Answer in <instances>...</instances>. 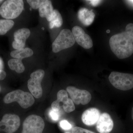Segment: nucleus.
Segmentation results:
<instances>
[{
    "label": "nucleus",
    "instance_id": "1",
    "mask_svg": "<svg viewBox=\"0 0 133 133\" xmlns=\"http://www.w3.org/2000/svg\"><path fill=\"white\" fill-rule=\"evenodd\" d=\"M110 48L119 59L131 56L133 53V24H129L125 31L112 36L109 41Z\"/></svg>",
    "mask_w": 133,
    "mask_h": 133
},
{
    "label": "nucleus",
    "instance_id": "2",
    "mask_svg": "<svg viewBox=\"0 0 133 133\" xmlns=\"http://www.w3.org/2000/svg\"><path fill=\"white\" fill-rule=\"evenodd\" d=\"M3 100L6 104L17 102L24 109L30 107L35 102V99L31 94L20 90H16L9 93L5 95Z\"/></svg>",
    "mask_w": 133,
    "mask_h": 133
},
{
    "label": "nucleus",
    "instance_id": "3",
    "mask_svg": "<svg viewBox=\"0 0 133 133\" xmlns=\"http://www.w3.org/2000/svg\"><path fill=\"white\" fill-rule=\"evenodd\" d=\"M24 9L22 0H8L0 7V15L6 19H15L21 14Z\"/></svg>",
    "mask_w": 133,
    "mask_h": 133
},
{
    "label": "nucleus",
    "instance_id": "4",
    "mask_svg": "<svg viewBox=\"0 0 133 133\" xmlns=\"http://www.w3.org/2000/svg\"><path fill=\"white\" fill-rule=\"evenodd\" d=\"M109 79L115 88L121 90L128 91L133 88V74L112 72Z\"/></svg>",
    "mask_w": 133,
    "mask_h": 133
},
{
    "label": "nucleus",
    "instance_id": "5",
    "mask_svg": "<svg viewBox=\"0 0 133 133\" xmlns=\"http://www.w3.org/2000/svg\"><path fill=\"white\" fill-rule=\"evenodd\" d=\"M75 42L76 41L72 31L68 29H64L60 31L52 43V51L57 53L62 50L72 47Z\"/></svg>",
    "mask_w": 133,
    "mask_h": 133
},
{
    "label": "nucleus",
    "instance_id": "6",
    "mask_svg": "<svg viewBox=\"0 0 133 133\" xmlns=\"http://www.w3.org/2000/svg\"><path fill=\"white\" fill-rule=\"evenodd\" d=\"M45 72L42 69H39L32 72L30 75V78L28 82V87L33 96L36 98H39L43 95V90L41 83L44 77Z\"/></svg>",
    "mask_w": 133,
    "mask_h": 133
},
{
    "label": "nucleus",
    "instance_id": "7",
    "mask_svg": "<svg viewBox=\"0 0 133 133\" xmlns=\"http://www.w3.org/2000/svg\"><path fill=\"white\" fill-rule=\"evenodd\" d=\"M44 126V121L42 117L36 115H31L23 122L22 133H42Z\"/></svg>",
    "mask_w": 133,
    "mask_h": 133
},
{
    "label": "nucleus",
    "instance_id": "8",
    "mask_svg": "<svg viewBox=\"0 0 133 133\" xmlns=\"http://www.w3.org/2000/svg\"><path fill=\"white\" fill-rule=\"evenodd\" d=\"M21 124L20 118L15 114H6L0 121V132L14 133L19 128Z\"/></svg>",
    "mask_w": 133,
    "mask_h": 133
},
{
    "label": "nucleus",
    "instance_id": "9",
    "mask_svg": "<svg viewBox=\"0 0 133 133\" xmlns=\"http://www.w3.org/2000/svg\"><path fill=\"white\" fill-rule=\"evenodd\" d=\"M67 92L73 102L77 105H85L90 102L91 95L88 91L79 89L73 86H69L66 88Z\"/></svg>",
    "mask_w": 133,
    "mask_h": 133
},
{
    "label": "nucleus",
    "instance_id": "10",
    "mask_svg": "<svg viewBox=\"0 0 133 133\" xmlns=\"http://www.w3.org/2000/svg\"><path fill=\"white\" fill-rule=\"evenodd\" d=\"M72 32L75 41L79 45L87 49L92 47L93 42L91 38L81 27L77 26H74L72 29Z\"/></svg>",
    "mask_w": 133,
    "mask_h": 133
},
{
    "label": "nucleus",
    "instance_id": "11",
    "mask_svg": "<svg viewBox=\"0 0 133 133\" xmlns=\"http://www.w3.org/2000/svg\"><path fill=\"white\" fill-rule=\"evenodd\" d=\"M113 127V121L109 114L104 112L100 115L96 126L99 132L109 133L112 130Z\"/></svg>",
    "mask_w": 133,
    "mask_h": 133
},
{
    "label": "nucleus",
    "instance_id": "12",
    "mask_svg": "<svg viewBox=\"0 0 133 133\" xmlns=\"http://www.w3.org/2000/svg\"><path fill=\"white\" fill-rule=\"evenodd\" d=\"M30 31L29 29H19L14 34V41L12 44V47L16 50L24 48L26 40L29 37Z\"/></svg>",
    "mask_w": 133,
    "mask_h": 133
},
{
    "label": "nucleus",
    "instance_id": "13",
    "mask_svg": "<svg viewBox=\"0 0 133 133\" xmlns=\"http://www.w3.org/2000/svg\"><path fill=\"white\" fill-rule=\"evenodd\" d=\"M57 101L59 104L60 107L62 103H63L62 107L65 112L70 113L73 111L75 109L74 102L72 100L68 97L67 92L65 90H60L57 94Z\"/></svg>",
    "mask_w": 133,
    "mask_h": 133
},
{
    "label": "nucleus",
    "instance_id": "14",
    "mask_svg": "<svg viewBox=\"0 0 133 133\" xmlns=\"http://www.w3.org/2000/svg\"><path fill=\"white\" fill-rule=\"evenodd\" d=\"M100 115L98 109L95 108H91L85 110L82 114V122L84 124L91 126L97 122Z\"/></svg>",
    "mask_w": 133,
    "mask_h": 133
},
{
    "label": "nucleus",
    "instance_id": "15",
    "mask_svg": "<svg viewBox=\"0 0 133 133\" xmlns=\"http://www.w3.org/2000/svg\"><path fill=\"white\" fill-rule=\"evenodd\" d=\"M53 11L51 2L49 0H43L42 5L38 9L40 16L43 18H46L47 21L50 22L52 19Z\"/></svg>",
    "mask_w": 133,
    "mask_h": 133
},
{
    "label": "nucleus",
    "instance_id": "16",
    "mask_svg": "<svg viewBox=\"0 0 133 133\" xmlns=\"http://www.w3.org/2000/svg\"><path fill=\"white\" fill-rule=\"evenodd\" d=\"M79 21L85 26H88L92 23L95 15L92 10H90L85 8H81L78 13Z\"/></svg>",
    "mask_w": 133,
    "mask_h": 133
},
{
    "label": "nucleus",
    "instance_id": "17",
    "mask_svg": "<svg viewBox=\"0 0 133 133\" xmlns=\"http://www.w3.org/2000/svg\"><path fill=\"white\" fill-rule=\"evenodd\" d=\"M33 55V51L29 48H24L15 50L10 52V56L12 57L21 59L30 57Z\"/></svg>",
    "mask_w": 133,
    "mask_h": 133
},
{
    "label": "nucleus",
    "instance_id": "18",
    "mask_svg": "<svg viewBox=\"0 0 133 133\" xmlns=\"http://www.w3.org/2000/svg\"><path fill=\"white\" fill-rule=\"evenodd\" d=\"M8 65L10 69L15 71L17 73H22L25 70L22 59L15 58L9 59L8 62Z\"/></svg>",
    "mask_w": 133,
    "mask_h": 133
},
{
    "label": "nucleus",
    "instance_id": "19",
    "mask_svg": "<svg viewBox=\"0 0 133 133\" xmlns=\"http://www.w3.org/2000/svg\"><path fill=\"white\" fill-rule=\"evenodd\" d=\"M62 16L57 10H54L52 19L50 22L49 27L51 29L55 28H59L63 24Z\"/></svg>",
    "mask_w": 133,
    "mask_h": 133
},
{
    "label": "nucleus",
    "instance_id": "20",
    "mask_svg": "<svg viewBox=\"0 0 133 133\" xmlns=\"http://www.w3.org/2000/svg\"><path fill=\"white\" fill-rule=\"evenodd\" d=\"M14 22L9 19L0 20V35H3L13 28Z\"/></svg>",
    "mask_w": 133,
    "mask_h": 133
},
{
    "label": "nucleus",
    "instance_id": "21",
    "mask_svg": "<svg viewBox=\"0 0 133 133\" xmlns=\"http://www.w3.org/2000/svg\"><path fill=\"white\" fill-rule=\"evenodd\" d=\"M27 1L31 8L37 9H39L41 6L43 0H27Z\"/></svg>",
    "mask_w": 133,
    "mask_h": 133
},
{
    "label": "nucleus",
    "instance_id": "22",
    "mask_svg": "<svg viewBox=\"0 0 133 133\" xmlns=\"http://www.w3.org/2000/svg\"><path fill=\"white\" fill-rule=\"evenodd\" d=\"M49 116L51 120L53 121H57L59 119V112L56 111L52 110H50L49 114Z\"/></svg>",
    "mask_w": 133,
    "mask_h": 133
},
{
    "label": "nucleus",
    "instance_id": "23",
    "mask_svg": "<svg viewBox=\"0 0 133 133\" xmlns=\"http://www.w3.org/2000/svg\"><path fill=\"white\" fill-rule=\"evenodd\" d=\"M72 133H95L92 131L79 127L73 128L72 130Z\"/></svg>",
    "mask_w": 133,
    "mask_h": 133
},
{
    "label": "nucleus",
    "instance_id": "24",
    "mask_svg": "<svg viewBox=\"0 0 133 133\" xmlns=\"http://www.w3.org/2000/svg\"><path fill=\"white\" fill-rule=\"evenodd\" d=\"M59 125L60 127L64 130H70L72 128L71 124L65 120H63L60 122Z\"/></svg>",
    "mask_w": 133,
    "mask_h": 133
},
{
    "label": "nucleus",
    "instance_id": "25",
    "mask_svg": "<svg viewBox=\"0 0 133 133\" xmlns=\"http://www.w3.org/2000/svg\"><path fill=\"white\" fill-rule=\"evenodd\" d=\"M6 72L3 70L0 71V81L3 80L6 78Z\"/></svg>",
    "mask_w": 133,
    "mask_h": 133
},
{
    "label": "nucleus",
    "instance_id": "26",
    "mask_svg": "<svg viewBox=\"0 0 133 133\" xmlns=\"http://www.w3.org/2000/svg\"><path fill=\"white\" fill-rule=\"evenodd\" d=\"M89 1L91 3V4L94 6H97L99 4L102 2V1H97V0H92V1Z\"/></svg>",
    "mask_w": 133,
    "mask_h": 133
},
{
    "label": "nucleus",
    "instance_id": "27",
    "mask_svg": "<svg viewBox=\"0 0 133 133\" xmlns=\"http://www.w3.org/2000/svg\"><path fill=\"white\" fill-rule=\"evenodd\" d=\"M4 68V63L1 58L0 57V71L3 70Z\"/></svg>",
    "mask_w": 133,
    "mask_h": 133
},
{
    "label": "nucleus",
    "instance_id": "28",
    "mask_svg": "<svg viewBox=\"0 0 133 133\" xmlns=\"http://www.w3.org/2000/svg\"><path fill=\"white\" fill-rule=\"evenodd\" d=\"M131 116H132V119L133 121V107L132 108V113H131Z\"/></svg>",
    "mask_w": 133,
    "mask_h": 133
},
{
    "label": "nucleus",
    "instance_id": "29",
    "mask_svg": "<svg viewBox=\"0 0 133 133\" xmlns=\"http://www.w3.org/2000/svg\"><path fill=\"white\" fill-rule=\"evenodd\" d=\"M128 2L131 3H133V1H127Z\"/></svg>",
    "mask_w": 133,
    "mask_h": 133
},
{
    "label": "nucleus",
    "instance_id": "30",
    "mask_svg": "<svg viewBox=\"0 0 133 133\" xmlns=\"http://www.w3.org/2000/svg\"><path fill=\"white\" fill-rule=\"evenodd\" d=\"M107 33H109L110 32V30H107Z\"/></svg>",
    "mask_w": 133,
    "mask_h": 133
},
{
    "label": "nucleus",
    "instance_id": "31",
    "mask_svg": "<svg viewBox=\"0 0 133 133\" xmlns=\"http://www.w3.org/2000/svg\"><path fill=\"white\" fill-rule=\"evenodd\" d=\"M3 1H2V0H0V4H1Z\"/></svg>",
    "mask_w": 133,
    "mask_h": 133
},
{
    "label": "nucleus",
    "instance_id": "32",
    "mask_svg": "<svg viewBox=\"0 0 133 133\" xmlns=\"http://www.w3.org/2000/svg\"><path fill=\"white\" fill-rule=\"evenodd\" d=\"M65 133H70L69 132H65Z\"/></svg>",
    "mask_w": 133,
    "mask_h": 133
},
{
    "label": "nucleus",
    "instance_id": "33",
    "mask_svg": "<svg viewBox=\"0 0 133 133\" xmlns=\"http://www.w3.org/2000/svg\"><path fill=\"white\" fill-rule=\"evenodd\" d=\"M0 90H1V87H0Z\"/></svg>",
    "mask_w": 133,
    "mask_h": 133
}]
</instances>
